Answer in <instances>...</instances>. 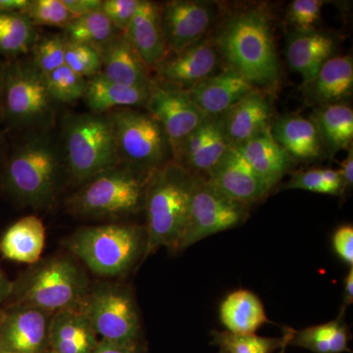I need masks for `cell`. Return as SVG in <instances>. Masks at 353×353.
<instances>
[{"mask_svg": "<svg viewBox=\"0 0 353 353\" xmlns=\"http://www.w3.org/2000/svg\"><path fill=\"white\" fill-rule=\"evenodd\" d=\"M212 39L227 68L240 74L253 87L270 90L278 85L280 64L270 16L263 9L232 14Z\"/></svg>", "mask_w": 353, "mask_h": 353, "instance_id": "obj_1", "label": "cell"}, {"mask_svg": "<svg viewBox=\"0 0 353 353\" xmlns=\"http://www.w3.org/2000/svg\"><path fill=\"white\" fill-rule=\"evenodd\" d=\"M197 176L171 161L146 180L145 246L143 256L158 248L181 250L189 224L190 201Z\"/></svg>", "mask_w": 353, "mask_h": 353, "instance_id": "obj_2", "label": "cell"}, {"mask_svg": "<svg viewBox=\"0 0 353 353\" xmlns=\"http://www.w3.org/2000/svg\"><path fill=\"white\" fill-rule=\"evenodd\" d=\"M61 170L59 152L50 138L26 139L7 160L3 185L7 192L25 205H50L57 194Z\"/></svg>", "mask_w": 353, "mask_h": 353, "instance_id": "obj_3", "label": "cell"}, {"mask_svg": "<svg viewBox=\"0 0 353 353\" xmlns=\"http://www.w3.org/2000/svg\"><path fill=\"white\" fill-rule=\"evenodd\" d=\"M88 281L80 265L71 257L57 256L25 272L13 283L14 305L31 306L53 314L83 303ZM10 296V297H11Z\"/></svg>", "mask_w": 353, "mask_h": 353, "instance_id": "obj_4", "label": "cell"}, {"mask_svg": "<svg viewBox=\"0 0 353 353\" xmlns=\"http://www.w3.org/2000/svg\"><path fill=\"white\" fill-rule=\"evenodd\" d=\"M66 245L92 273L117 277L145 252V232L128 224L82 228L70 236Z\"/></svg>", "mask_w": 353, "mask_h": 353, "instance_id": "obj_5", "label": "cell"}, {"mask_svg": "<svg viewBox=\"0 0 353 353\" xmlns=\"http://www.w3.org/2000/svg\"><path fill=\"white\" fill-rule=\"evenodd\" d=\"M62 138L65 163L74 182L83 185L120 165L108 114L69 116L63 123Z\"/></svg>", "mask_w": 353, "mask_h": 353, "instance_id": "obj_6", "label": "cell"}, {"mask_svg": "<svg viewBox=\"0 0 353 353\" xmlns=\"http://www.w3.org/2000/svg\"><path fill=\"white\" fill-rule=\"evenodd\" d=\"M120 164L143 176L173 161L166 134L150 114L120 108L108 114Z\"/></svg>", "mask_w": 353, "mask_h": 353, "instance_id": "obj_7", "label": "cell"}, {"mask_svg": "<svg viewBox=\"0 0 353 353\" xmlns=\"http://www.w3.org/2000/svg\"><path fill=\"white\" fill-rule=\"evenodd\" d=\"M146 180L148 176L119 165L83 183L82 189L70 199V210L90 219L136 213L145 203Z\"/></svg>", "mask_w": 353, "mask_h": 353, "instance_id": "obj_8", "label": "cell"}, {"mask_svg": "<svg viewBox=\"0 0 353 353\" xmlns=\"http://www.w3.org/2000/svg\"><path fill=\"white\" fill-rule=\"evenodd\" d=\"M53 101L46 78L32 60H8L3 64L0 112L13 126L41 127L53 115Z\"/></svg>", "mask_w": 353, "mask_h": 353, "instance_id": "obj_9", "label": "cell"}, {"mask_svg": "<svg viewBox=\"0 0 353 353\" xmlns=\"http://www.w3.org/2000/svg\"><path fill=\"white\" fill-rule=\"evenodd\" d=\"M80 307L99 341L119 345L139 343L141 321L130 290L116 284H101L88 290Z\"/></svg>", "mask_w": 353, "mask_h": 353, "instance_id": "obj_10", "label": "cell"}, {"mask_svg": "<svg viewBox=\"0 0 353 353\" xmlns=\"http://www.w3.org/2000/svg\"><path fill=\"white\" fill-rule=\"evenodd\" d=\"M248 208L245 204L216 190L205 178L197 176L190 201L189 224L181 250L212 234L240 226L248 218Z\"/></svg>", "mask_w": 353, "mask_h": 353, "instance_id": "obj_11", "label": "cell"}, {"mask_svg": "<svg viewBox=\"0 0 353 353\" xmlns=\"http://www.w3.org/2000/svg\"><path fill=\"white\" fill-rule=\"evenodd\" d=\"M145 106L148 113L163 129L170 143L173 159L183 141L205 118L187 90L157 81H153Z\"/></svg>", "mask_w": 353, "mask_h": 353, "instance_id": "obj_12", "label": "cell"}, {"mask_svg": "<svg viewBox=\"0 0 353 353\" xmlns=\"http://www.w3.org/2000/svg\"><path fill=\"white\" fill-rule=\"evenodd\" d=\"M221 57L214 41L208 37L178 52H168L153 70L157 82L188 90L217 73Z\"/></svg>", "mask_w": 353, "mask_h": 353, "instance_id": "obj_13", "label": "cell"}, {"mask_svg": "<svg viewBox=\"0 0 353 353\" xmlns=\"http://www.w3.org/2000/svg\"><path fill=\"white\" fill-rule=\"evenodd\" d=\"M214 4L173 0L161 7V25L169 52H178L205 38L214 22Z\"/></svg>", "mask_w": 353, "mask_h": 353, "instance_id": "obj_14", "label": "cell"}, {"mask_svg": "<svg viewBox=\"0 0 353 353\" xmlns=\"http://www.w3.org/2000/svg\"><path fill=\"white\" fill-rule=\"evenodd\" d=\"M51 315L31 306L13 305L0 313V345L15 353H46L50 350Z\"/></svg>", "mask_w": 353, "mask_h": 353, "instance_id": "obj_15", "label": "cell"}, {"mask_svg": "<svg viewBox=\"0 0 353 353\" xmlns=\"http://www.w3.org/2000/svg\"><path fill=\"white\" fill-rule=\"evenodd\" d=\"M230 148L220 116H205L183 141L173 161L192 175L206 178Z\"/></svg>", "mask_w": 353, "mask_h": 353, "instance_id": "obj_16", "label": "cell"}, {"mask_svg": "<svg viewBox=\"0 0 353 353\" xmlns=\"http://www.w3.org/2000/svg\"><path fill=\"white\" fill-rule=\"evenodd\" d=\"M205 179L229 199L248 206L261 201L271 192L236 148L227 150Z\"/></svg>", "mask_w": 353, "mask_h": 353, "instance_id": "obj_17", "label": "cell"}, {"mask_svg": "<svg viewBox=\"0 0 353 353\" xmlns=\"http://www.w3.org/2000/svg\"><path fill=\"white\" fill-rule=\"evenodd\" d=\"M273 106L270 94L254 88L220 116L223 131L232 148L269 131Z\"/></svg>", "mask_w": 353, "mask_h": 353, "instance_id": "obj_18", "label": "cell"}, {"mask_svg": "<svg viewBox=\"0 0 353 353\" xmlns=\"http://www.w3.org/2000/svg\"><path fill=\"white\" fill-rule=\"evenodd\" d=\"M254 88L240 74L225 68L187 92L204 116H221Z\"/></svg>", "mask_w": 353, "mask_h": 353, "instance_id": "obj_19", "label": "cell"}, {"mask_svg": "<svg viewBox=\"0 0 353 353\" xmlns=\"http://www.w3.org/2000/svg\"><path fill=\"white\" fill-rule=\"evenodd\" d=\"M124 34L150 71L157 68L168 54L162 30L161 7L155 2L141 0Z\"/></svg>", "mask_w": 353, "mask_h": 353, "instance_id": "obj_20", "label": "cell"}, {"mask_svg": "<svg viewBox=\"0 0 353 353\" xmlns=\"http://www.w3.org/2000/svg\"><path fill=\"white\" fill-rule=\"evenodd\" d=\"M101 58L102 75L113 82L132 87L152 88L150 71L124 34H117L97 46Z\"/></svg>", "mask_w": 353, "mask_h": 353, "instance_id": "obj_21", "label": "cell"}, {"mask_svg": "<svg viewBox=\"0 0 353 353\" xmlns=\"http://www.w3.org/2000/svg\"><path fill=\"white\" fill-rule=\"evenodd\" d=\"M99 343V339L80 306L51 315L48 343L53 352L92 353Z\"/></svg>", "mask_w": 353, "mask_h": 353, "instance_id": "obj_22", "label": "cell"}, {"mask_svg": "<svg viewBox=\"0 0 353 353\" xmlns=\"http://www.w3.org/2000/svg\"><path fill=\"white\" fill-rule=\"evenodd\" d=\"M336 41L333 37L317 31H297L290 32L288 39L287 57L290 69L303 77V85L310 82L323 64L333 57Z\"/></svg>", "mask_w": 353, "mask_h": 353, "instance_id": "obj_23", "label": "cell"}, {"mask_svg": "<svg viewBox=\"0 0 353 353\" xmlns=\"http://www.w3.org/2000/svg\"><path fill=\"white\" fill-rule=\"evenodd\" d=\"M236 148L252 171L271 190L294 165V160L273 139L270 130Z\"/></svg>", "mask_w": 353, "mask_h": 353, "instance_id": "obj_24", "label": "cell"}, {"mask_svg": "<svg viewBox=\"0 0 353 353\" xmlns=\"http://www.w3.org/2000/svg\"><path fill=\"white\" fill-rule=\"evenodd\" d=\"M303 87L308 101L319 106L343 102L352 94V57L341 55L330 58Z\"/></svg>", "mask_w": 353, "mask_h": 353, "instance_id": "obj_25", "label": "cell"}, {"mask_svg": "<svg viewBox=\"0 0 353 353\" xmlns=\"http://www.w3.org/2000/svg\"><path fill=\"white\" fill-rule=\"evenodd\" d=\"M270 134L294 160L310 161L325 152L319 132L310 119L285 115L272 123Z\"/></svg>", "mask_w": 353, "mask_h": 353, "instance_id": "obj_26", "label": "cell"}, {"mask_svg": "<svg viewBox=\"0 0 353 353\" xmlns=\"http://www.w3.org/2000/svg\"><path fill=\"white\" fill-rule=\"evenodd\" d=\"M46 245V227L34 215L25 216L6 230L0 240L4 259L25 264H36Z\"/></svg>", "mask_w": 353, "mask_h": 353, "instance_id": "obj_27", "label": "cell"}, {"mask_svg": "<svg viewBox=\"0 0 353 353\" xmlns=\"http://www.w3.org/2000/svg\"><path fill=\"white\" fill-rule=\"evenodd\" d=\"M150 88L122 85L99 74L88 79L83 99L92 113L105 115L116 109L145 105Z\"/></svg>", "mask_w": 353, "mask_h": 353, "instance_id": "obj_28", "label": "cell"}, {"mask_svg": "<svg viewBox=\"0 0 353 353\" xmlns=\"http://www.w3.org/2000/svg\"><path fill=\"white\" fill-rule=\"evenodd\" d=\"M220 320L227 332L236 334H255L269 322L259 297L246 290H234L225 297Z\"/></svg>", "mask_w": 353, "mask_h": 353, "instance_id": "obj_29", "label": "cell"}, {"mask_svg": "<svg viewBox=\"0 0 353 353\" xmlns=\"http://www.w3.org/2000/svg\"><path fill=\"white\" fill-rule=\"evenodd\" d=\"M311 121L319 132L325 150L334 155L348 150L353 139V111L347 104L320 106L312 114Z\"/></svg>", "mask_w": 353, "mask_h": 353, "instance_id": "obj_30", "label": "cell"}, {"mask_svg": "<svg viewBox=\"0 0 353 353\" xmlns=\"http://www.w3.org/2000/svg\"><path fill=\"white\" fill-rule=\"evenodd\" d=\"M340 314L336 320L307 327L301 331L290 330V345L305 348L314 353H343L350 352V331Z\"/></svg>", "mask_w": 353, "mask_h": 353, "instance_id": "obj_31", "label": "cell"}, {"mask_svg": "<svg viewBox=\"0 0 353 353\" xmlns=\"http://www.w3.org/2000/svg\"><path fill=\"white\" fill-rule=\"evenodd\" d=\"M38 41L36 27L23 13H0V54L9 60L31 52Z\"/></svg>", "mask_w": 353, "mask_h": 353, "instance_id": "obj_32", "label": "cell"}, {"mask_svg": "<svg viewBox=\"0 0 353 353\" xmlns=\"http://www.w3.org/2000/svg\"><path fill=\"white\" fill-rule=\"evenodd\" d=\"M117 34L101 10L81 16L72 21L64 29V38L69 43L88 44L97 48Z\"/></svg>", "mask_w": 353, "mask_h": 353, "instance_id": "obj_33", "label": "cell"}, {"mask_svg": "<svg viewBox=\"0 0 353 353\" xmlns=\"http://www.w3.org/2000/svg\"><path fill=\"white\" fill-rule=\"evenodd\" d=\"M213 343L226 353H274L290 345V329L283 338H265L252 334H236L229 332H213Z\"/></svg>", "mask_w": 353, "mask_h": 353, "instance_id": "obj_34", "label": "cell"}, {"mask_svg": "<svg viewBox=\"0 0 353 353\" xmlns=\"http://www.w3.org/2000/svg\"><path fill=\"white\" fill-rule=\"evenodd\" d=\"M285 190H303L316 194L341 196L343 180L340 170L313 169L296 172L285 185Z\"/></svg>", "mask_w": 353, "mask_h": 353, "instance_id": "obj_35", "label": "cell"}, {"mask_svg": "<svg viewBox=\"0 0 353 353\" xmlns=\"http://www.w3.org/2000/svg\"><path fill=\"white\" fill-rule=\"evenodd\" d=\"M44 78L48 92L54 102L73 103L85 97L87 79L72 71L66 65L44 75Z\"/></svg>", "mask_w": 353, "mask_h": 353, "instance_id": "obj_36", "label": "cell"}, {"mask_svg": "<svg viewBox=\"0 0 353 353\" xmlns=\"http://www.w3.org/2000/svg\"><path fill=\"white\" fill-rule=\"evenodd\" d=\"M25 15L32 24L50 26V27H67L76 19L63 3V0H31Z\"/></svg>", "mask_w": 353, "mask_h": 353, "instance_id": "obj_37", "label": "cell"}, {"mask_svg": "<svg viewBox=\"0 0 353 353\" xmlns=\"http://www.w3.org/2000/svg\"><path fill=\"white\" fill-rule=\"evenodd\" d=\"M66 39L64 36L53 34L41 41H37L32 48V64L43 75L65 65Z\"/></svg>", "mask_w": 353, "mask_h": 353, "instance_id": "obj_38", "label": "cell"}, {"mask_svg": "<svg viewBox=\"0 0 353 353\" xmlns=\"http://www.w3.org/2000/svg\"><path fill=\"white\" fill-rule=\"evenodd\" d=\"M65 65L85 79L101 73V58L97 48L88 44L69 43L66 41Z\"/></svg>", "mask_w": 353, "mask_h": 353, "instance_id": "obj_39", "label": "cell"}, {"mask_svg": "<svg viewBox=\"0 0 353 353\" xmlns=\"http://www.w3.org/2000/svg\"><path fill=\"white\" fill-rule=\"evenodd\" d=\"M324 4L322 0H294L288 9V22L297 31L313 30L321 17Z\"/></svg>", "mask_w": 353, "mask_h": 353, "instance_id": "obj_40", "label": "cell"}, {"mask_svg": "<svg viewBox=\"0 0 353 353\" xmlns=\"http://www.w3.org/2000/svg\"><path fill=\"white\" fill-rule=\"evenodd\" d=\"M141 0H105L101 11L117 31L124 34L138 10Z\"/></svg>", "mask_w": 353, "mask_h": 353, "instance_id": "obj_41", "label": "cell"}, {"mask_svg": "<svg viewBox=\"0 0 353 353\" xmlns=\"http://www.w3.org/2000/svg\"><path fill=\"white\" fill-rule=\"evenodd\" d=\"M334 252L343 261L353 266V227L343 225L339 228L333 236Z\"/></svg>", "mask_w": 353, "mask_h": 353, "instance_id": "obj_42", "label": "cell"}, {"mask_svg": "<svg viewBox=\"0 0 353 353\" xmlns=\"http://www.w3.org/2000/svg\"><path fill=\"white\" fill-rule=\"evenodd\" d=\"M102 0H63L67 9L76 18L101 10Z\"/></svg>", "mask_w": 353, "mask_h": 353, "instance_id": "obj_43", "label": "cell"}, {"mask_svg": "<svg viewBox=\"0 0 353 353\" xmlns=\"http://www.w3.org/2000/svg\"><path fill=\"white\" fill-rule=\"evenodd\" d=\"M92 353H145V350L141 343L119 345V343L99 341V345Z\"/></svg>", "mask_w": 353, "mask_h": 353, "instance_id": "obj_44", "label": "cell"}, {"mask_svg": "<svg viewBox=\"0 0 353 353\" xmlns=\"http://www.w3.org/2000/svg\"><path fill=\"white\" fill-rule=\"evenodd\" d=\"M350 150V148H348ZM341 173L343 180V192L352 187L353 183V152L352 146H350L347 157L341 164Z\"/></svg>", "mask_w": 353, "mask_h": 353, "instance_id": "obj_45", "label": "cell"}, {"mask_svg": "<svg viewBox=\"0 0 353 353\" xmlns=\"http://www.w3.org/2000/svg\"><path fill=\"white\" fill-rule=\"evenodd\" d=\"M30 0H0V13H25Z\"/></svg>", "mask_w": 353, "mask_h": 353, "instance_id": "obj_46", "label": "cell"}, {"mask_svg": "<svg viewBox=\"0 0 353 353\" xmlns=\"http://www.w3.org/2000/svg\"><path fill=\"white\" fill-rule=\"evenodd\" d=\"M353 303V268L350 267L347 277L345 279V290L343 296V310L340 314L345 313V308Z\"/></svg>", "mask_w": 353, "mask_h": 353, "instance_id": "obj_47", "label": "cell"}, {"mask_svg": "<svg viewBox=\"0 0 353 353\" xmlns=\"http://www.w3.org/2000/svg\"><path fill=\"white\" fill-rule=\"evenodd\" d=\"M13 283L10 282L4 275L3 272L0 270V313H1V305L12 294Z\"/></svg>", "mask_w": 353, "mask_h": 353, "instance_id": "obj_48", "label": "cell"}, {"mask_svg": "<svg viewBox=\"0 0 353 353\" xmlns=\"http://www.w3.org/2000/svg\"><path fill=\"white\" fill-rule=\"evenodd\" d=\"M2 85H3V64H0V99H1Z\"/></svg>", "mask_w": 353, "mask_h": 353, "instance_id": "obj_49", "label": "cell"}, {"mask_svg": "<svg viewBox=\"0 0 353 353\" xmlns=\"http://www.w3.org/2000/svg\"><path fill=\"white\" fill-rule=\"evenodd\" d=\"M0 353H15V352H10V350H6V348L1 347V350H0Z\"/></svg>", "mask_w": 353, "mask_h": 353, "instance_id": "obj_50", "label": "cell"}, {"mask_svg": "<svg viewBox=\"0 0 353 353\" xmlns=\"http://www.w3.org/2000/svg\"><path fill=\"white\" fill-rule=\"evenodd\" d=\"M285 347H284L282 348V350H281V353H285Z\"/></svg>", "mask_w": 353, "mask_h": 353, "instance_id": "obj_51", "label": "cell"}, {"mask_svg": "<svg viewBox=\"0 0 353 353\" xmlns=\"http://www.w3.org/2000/svg\"><path fill=\"white\" fill-rule=\"evenodd\" d=\"M46 353H55V352H53L52 350H48V352H46Z\"/></svg>", "mask_w": 353, "mask_h": 353, "instance_id": "obj_52", "label": "cell"}, {"mask_svg": "<svg viewBox=\"0 0 353 353\" xmlns=\"http://www.w3.org/2000/svg\"><path fill=\"white\" fill-rule=\"evenodd\" d=\"M219 353H226L225 352H223V350H220V352Z\"/></svg>", "mask_w": 353, "mask_h": 353, "instance_id": "obj_53", "label": "cell"}, {"mask_svg": "<svg viewBox=\"0 0 353 353\" xmlns=\"http://www.w3.org/2000/svg\"><path fill=\"white\" fill-rule=\"evenodd\" d=\"M0 350H1V345H0Z\"/></svg>", "mask_w": 353, "mask_h": 353, "instance_id": "obj_54", "label": "cell"}, {"mask_svg": "<svg viewBox=\"0 0 353 353\" xmlns=\"http://www.w3.org/2000/svg\"><path fill=\"white\" fill-rule=\"evenodd\" d=\"M0 141H1V138H0Z\"/></svg>", "mask_w": 353, "mask_h": 353, "instance_id": "obj_55", "label": "cell"}]
</instances>
